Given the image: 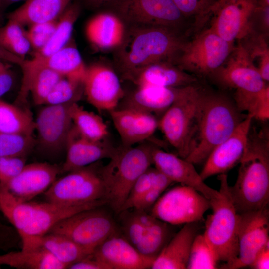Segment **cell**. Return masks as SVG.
I'll list each match as a JSON object with an SVG mask.
<instances>
[{
	"mask_svg": "<svg viewBox=\"0 0 269 269\" xmlns=\"http://www.w3.org/2000/svg\"><path fill=\"white\" fill-rule=\"evenodd\" d=\"M104 11L118 16L126 26L162 27L183 33L186 18L173 0H118Z\"/></svg>",
	"mask_w": 269,
	"mask_h": 269,
	"instance_id": "9c48e42d",
	"label": "cell"
},
{
	"mask_svg": "<svg viewBox=\"0 0 269 269\" xmlns=\"http://www.w3.org/2000/svg\"><path fill=\"white\" fill-rule=\"evenodd\" d=\"M99 200L92 202L64 205L51 202H21L0 186V211L15 227L23 246L44 235L61 220L76 213L103 206Z\"/></svg>",
	"mask_w": 269,
	"mask_h": 269,
	"instance_id": "3957f363",
	"label": "cell"
},
{
	"mask_svg": "<svg viewBox=\"0 0 269 269\" xmlns=\"http://www.w3.org/2000/svg\"><path fill=\"white\" fill-rule=\"evenodd\" d=\"M269 231L268 207L239 214L237 256L221 268L237 269L250 266L258 252L269 242Z\"/></svg>",
	"mask_w": 269,
	"mask_h": 269,
	"instance_id": "5bb4252c",
	"label": "cell"
},
{
	"mask_svg": "<svg viewBox=\"0 0 269 269\" xmlns=\"http://www.w3.org/2000/svg\"><path fill=\"white\" fill-rule=\"evenodd\" d=\"M70 269H110L109 267L96 258L93 253L83 259L70 265Z\"/></svg>",
	"mask_w": 269,
	"mask_h": 269,
	"instance_id": "c3c4849f",
	"label": "cell"
},
{
	"mask_svg": "<svg viewBox=\"0 0 269 269\" xmlns=\"http://www.w3.org/2000/svg\"><path fill=\"white\" fill-rule=\"evenodd\" d=\"M152 160L155 167L173 182L192 187L209 200L218 195V191L206 185L194 164L186 159L155 146Z\"/></svg>",
	"mask_w": 269,
	"mask_h": 269,
	"instance_id": "44dd1931",
	"label": "cell"
},
{
	"mask_svg": "<svg viewBox=\"0 0 269 269\" xmlns=\"http://www.w3.org/2000/svg\"><path fill=\"white\" fill-rule=\"evenodd\" d=\"M242 120L234 102L227 96L203 90L193 149L185 159L193 164L205 161Z\"/></svg>",
	"mask_w": 269,
	"mask_h": 269,
	"instance_id": "277c9868",
	"label": "cell"
},
{
	"mask_svg": "<svg viewBox=\"0 0 269 269\" xmlns=\"http://www.w3.org/2000/svg\"><path fill=\"white\" fill-rule=\"evenodd\" d=\"M35 244L45 248L58 260L64 264L67 269L70 265L92 253L67 237L52 233H47L22 247Z\"/></svg>",
	"mask_w": 269,
	"mask_h": 269,
	"instance_id": "4dcf8cb0",
	"label": "cell"
},
{
	"mask_svg": "<svg viewBox=\"0 0 269 269\" xmlns=\"http://www.w3.org/2000/svg\"><path fill=\"white\" fill-rule=\"evenodd\" d=\"M155 145L142 142L136 146L121 145L105 166L100 168L104 199L116 212H120L137 178L153 164Z\"/></svg>",
	"mask_w": 269,
	"mask_h": 269,
	"instance_id": "5b68a950",
	"label": "cell"
},
{
	"mask_svg": "<svg viewBox=\"0 0 269 269\" xmlns=\"http://www.w3.org/2000/svg\"><path fill=\"white\" fill-rule=\"evenodd\" d=\"M26 0H0V17L3 12L11 4L20 1Z\"/></svg>",
	"mask_w": 269,
	"mask_h": 269,
	"instance_id": "db71d44e",
	"label": "cell"
},
{
	"mask_svg": "<svg viewBox=\"0 0 269 269\" xmlns=\"http://www.w3.org/2000/svg\"><path fill=\"white\" fill-rule=\"evenodd\" d=\"M40 66L50 68L63 76L83 82L87 67L77 48L66 45L53 54L32 59Z\"/></svg>",
	"mask_w": 269,
	"mask_h": 269,
	"instance_id": "f1b7e54d",
	"label": "cell"
},
{
	"mask_svg": "<svg viewBox=\"0 0 269 269\" xmlns=\"http://www.w3.org/2000/svg\"><path fill=\"white\" fill-rule=\"evenodd\" d=\"M116 148L104 139L92 141L82 136L73 124L70 131L66 144V157L61 167V172H69L110 159Z\"/></svg>",
	"mask_w": 269,
	"mask_h": 269,
	"instance_id": "603a6c76",
	"label": "cell"
},
{
	"mask_svg": "<svg viewBox=\"0 0 269 269\" xmlns=\"http://www.w3.org/2000/svg\"><path fill=\"white\" fill-rule=\"evenodd\" d=\"M211 207L210 200L192 187L182 185L161 196L151 214L170 225L198 222Z\"/></svg>",
	"mask_w": 269,
	"mask_h": 269,
	"instance_id": "7c38bea8",
	"label": "cell"
},
{
	"mask_svg": "<svg viewBox=\"0 0 269 269\" xmlns=\"http://www.w3.org/2000/svg\"><path fill=\"white\" fill-rule=\"evenodd\" d=\"M186 19L193 17L198 23H203L211 16L212 7L216 0H173Z\"/></svg>",
	"mask_w": 269,
	"mask_h": 269,
	"instance_id": "7bdbcfd3",
	"label": "cell"
},
{
	"mask_svg": "<svg viewBox=\"0 0 269 269\" xmlns=\"http://www.w3.org/2000/svg\"><path fill=\"white\" fill-rule=\"evenodd\" d=\"M92 165L73 170L56 180L44 193L47 201L77 205L104 200L100 168Z\"/></svg>",
	"mask_w": 269,
	"mask_h": 269,
	"instance_id": "8fae6325",
	"label": "cell"
},
{
	"mask_svg": "<svg viewBox=\"0 0 269 269\" xmlns=\"http://www.w3.org/2000/svg\"><path fill=\"white\" fill-rule=\"evenodd\" d=\"M71 0H26L7 15L8 20L21 25H32L57 20Z\"/></svg>",
	"mask_w": 269,
	"mask_h": 269,
	"instance_id": "83f0119b",
	"label": "cell"
},
{
	"mask_svg": "<svg viewBox=\"0 0 269 269\" xmlns=\"http://www.w3.org/2000/svg\"><path fill=\"white\" fill-rule=\"evenodd\" d=\"M57 22L56 20L31 25L29 30L26 32V35L31 46L37 51L43 47L51 37Z\"/></svg>",
	"mask_w": 269,
	"mask_h": 269,
	"instance_id": "ee69618b",
	"label": "cell"
},
{
	"mask_svg": "<svg viewBox=\"0 0 269 269\" xmlns=\"http://www.w3.org/2000/svg\"><path fill=\"white\" fill-rule=\"evenodd\" d=\"M184 87L136 86L125 92L116 108H131L155 116L163 114L179 97Z\"/></svg>",
	"mask_w": 269,
	"mask_h": 269,
	"instance_id": "d4e9b609",
	"label": "cell"
},
{
	"mask_svg": "<svg viewBox=\"0 0 269 269\" xmlns=\"http://www.w3.org/2000/svg\"><path fill=\"white\" fill-rule=\"evenodd\" d=\"M218 195L210 200L213 213L205 222L203 233L218 261L232 263L238 254L237 231L239 214L229 192L227 176L219 174Z\"/></svg>",
	"mask_w": 269,
	"mask_h": 269,
	"instance_id": "8992f818",
	"label": "cell"
},
{
	"mask_svg": "<svg viewBox=\"0 0 269 269\" xmlns=\"http://www.w3.org/2000/svg\"><path fill=\"white\" fill-rule=\"evenodd\" d=\"M144 228L134 212L131 214L123 222V230L125 238L136 247L140 242Z\"/></svg>",
	"mask_w": 269,
	"mask_h": 269,
	"instance_id": "7dc6e473",
	"label": "cell"
},
{
	"mask_svg": "<svg viewBox=\"0 0 269 269\" xmlns=\"http://www.w3.org/2000/svg\"><path fill=\"white\" fill-rule=\"evenodd\" d=\"M13 83V77L9 70L0 75V98L10 90Z\"/></svg>",
	"mask_w": 269,
	"mask_h": 269,
	"instance_id": "816d5d0a",
	"label": "cell"
},
{
	"mask_svg": "<svg viewBox=\"0 0 269 269\" xmlns=\"http://www.w3.org/2000/svg\"><path fill=\"white\" fill-rule=\"evenodd\" d=\"M79 2L69 4L57 20L55 29L47 42L34 57H46L57 52L65 46L71 38L74 25L80 14Z\"/></svg>",
	"mask_w": 269,
	"mask_h": 269,
	"instance_id": "1f68e13d",
	"label": "cell"
},
{
	"mask_svg": "<svg viewBox=\"0 0 269 269\" xmlns=\"http://www.w3.org/2000/svg\"><path fill=\"white\" fill-rule=\"evenodd\" d=\"M234 103L238 110L246 112L253 119L264 121L269 119V86L258 91L236 90Z\"/></svg>",
	"mask_w": 269,
	"mask_h": 269,
	"instance_id": "d590c367",
	"label": "cell"
},
{
	"mask_svg": "<svg viewBox=\"0 0 269 269\" xmlns=\"http://www.w3.org/2000/svg\"><path fill=\"white\" fill-rule=\"evenodd\" d=\"M251 36L252 43L242 44L247 50L250 58L265 82L269 81V50L265 36L256 33Z\"/></svg>",
	"mask_w": 269,
	"mask_h": 269,
	"instance_id": "60d3db41",
	"label": "cell"
},
{
	"mask_svg": "<svg viewBox=\"0 0 269 269\" xmlns=\"http://www.w3.org/2000/svg\"><path fill=\"white\" fill-rule=\"evenodd\" d=\"M87 8L93 10H105L118 0H81Z\"/></svg>",
	"mask_w": 269,
	"mask_h": 269,
	"instance_id": "f907efd6",
	"label": "cell"
},
{
	"mask_svg": "<svg viewBox=\"0 0 269 269\" xmlns=\"http://www.w3.org/2000/svg\"><path fill=\"white\" fill-rule=\"evenodd\" d=\"M210 76L223 86L236 90L258 91L266 85L241 43L233 48L224 63Z\"/></svg>",
	"mask_w": 269,
	"mask_h": 269,
	"instance_id": "e0dca14e",
	"label": "cell"
},
{
	"mask_svg": "<svg viewBox=\"0 0 269 269\" xmlns=\"http://www.w3.org/2000/svg\"><path fill=\"white\" fill-rule=\"evenodd\" d=\"M7 265L17 269H63L66 266L43 246L35 244L7 253Z\"/></svg>",
	"mask_w": 269,
	"mask_h": 269,
	"instance_id": "f546056e",
	"label": "cell"
},
{
	"mask_svg": "<svg viewBox=\"0 0 269 269\" xmlns=\"http://www.w3.org/2000/svg\"><path fill=\"white\" fill-rule=\"evenodd\" d=\"M35 123L27 110L0 99V133L32 135Z\"/></svg>",
	"mask_w": 269,
	"mask_h": 269,
	"instance_id": "d6a6232c",
	"label": "cell"
},
{
	"mask_svg": "<svg viewBox=\"0 0 269 269\" xmlns=\"http://www.w3.org/2000/svg\"><path fill=\"white\" fill-rule=\"evenodd\" d=\"M126 26L116 14L102 11L90 19L86 35L95 47L101 50L116 49L121 43Z\"/></svg>",
	"mask_w": 269,
	"mask_h": 269,
	"instance_id": "4316f807",
	"label": "cell"
},
{
	"mask_svg": "<svg viewBox=\"0 0 269 269\" xmlns=\"http://www.w3.org/2000/svg\"><path fill=\"white\" fill-rule=\"evenodd\" d=\"M203 91L194 85L184 87L158 119V128L165 138L184 159L193 149Z\"/></svg>",
	"mask_w": 269,
	"mask_h": 269,
	"instance_id": "52a82bcc",
	"label": "cell"
},
{
	"mask_svg": "<svg viewBox=\"0 0 269 269\" xmlns=\"http://www.w3.org/2000/svg\"><path fill=\"white\" fill-rule=\"evenodd\" d=\"M252 120L247 115L231 134L212 150L199 173L203 180L225 173L239 163L247 146Z\"/></svg>",
	"mask_w": 269,
	"mask_h": 269,
	"instance_id": "ac0fdd59",
	"label": "cell"
},
{
	"mask_svg": "<svg viewBox=\"0 0 269 269\" xmlns=\"http://www.w3.org/2000/svg\"><path fill=\"white\" fill-rule=\"evenodd\" d=\"M74 102L47 105L38 112L35 129L39 148L48 155H57L66 150L68 136L73 123L70 114Z\"/></svg>",
	"mask_w": 269,
	"mask_h": 269,
	"instance_id": "9a60e30c",
	"label": "cell"
},
{
	"mask_svg": "<svg viewBox=\"0 0 269 269\" xmlns=\"http://www.w3.org/2000/svg\"><path fill=\"white\" fill-rule=\"evenodd\" d=\"M234 46L210 28L186 41L173 60L183 70L200 76L211 75L226 61Z\"/></svg>",
	"mask_w": 269,
	"mask_h": 269,
	"instance_id": "ba28073f",
	"label": "cell"
},
{
	"mask_svg": "<svg viewBox=\"0 0 269 269\" xmlns=\"http://www.w3.org/2000/svg\"><path fill=\"white\" fill-rule=\"evenodd\" d=\"M6 264V254L0 255V265Z\"/></svg>",
	"mask_w": 269,
	"mask_h": 269,
	"instance_id": "6f0895ef",
	"label": "cell"
},
{
	"mask_svg": "<svg viewBox=\"0 0 269 269\" xmlns=\"http://www.w3.org/2000/svg\"><path fill=\"white\" fill-rule=\"evenodd\" d=\"M216 1H218V0H216Z\"/></svg>",
	"mask_w": 269,
	"mask_h": 269,
	"instance_id": "680465c9",
	"label": "cell"
},
{
	"mask_svg": "<svg viewBox=\"0 0 269 269\" xmlns=\"http://www.w3.org/2000/svg\"><path fill=\"white\" fill-rule=\"evenodd\" d=\"M126 26L124 38L114 50L115 65L122 77L156 62H173L186 41L182 32L168 28Z\"/></svg>",
	"mask_w": 269,
	"mask_h": 269,
	"instance_id": "6da1fadb",
	"label": "cell"
},
{
	"mask_svg": "<svg viewBox=\"0 0 269 269\" xmlns=\"http://www.w3.org/2000/svg\"><path fill=\"white\" fill-rule=\"evenodd\" d=\"M169 225L154 216L143 226L144 233L136 249L143 255L155 259L169 241Z\"/></svg>",
	"mask_w": 269,
	"mask_h": 269,
	"instance_id": "e575fe53",
	"label": "cell"
},
{
	"mask_svg": "<svg viewBox=\"0 0 269 269\" xmlns=\"http://www.w3.org/2000/svg\"><path fill=\"white\" fill-rule=\"evenodd\" d=\"M250 267L254 269H269V242L258 252Z\"/></svg>",
	"mask_w": 269,
	"mask_h": 269,
	"instance_id": "681fc988",
	"label": "cell"
},
{
	"mask_svg": "<svg viewBox=\"0 0 269 269\" xmlns=\"http://www.w3.org/2000/svg\"><path fill=\"white\" fill-rule=\"evenodd\" d=\"M101 207L87 209L69 216L56 223L48 233L67 237L93 253L116 231L114 220Z\"/></svg>",
	"mask_w": 269,
	"mask_h": 269,
	"instance_id": "30bf717a",
	"label": "cell"
},
{
	"mask_svg": "<svg viewBox=\"0 0 269 269\" xmlns=\"http://www.w3.org/2000/svg\"><path fill=\"white\" fill-rule=\"evenodd\" d=\"M61 172V167L46 162L25 164L15 177L6 184L0 185L18 201L29 202L44 193Z\"/></svg>",
	"mask_w": 269,
	"mask_h": 269,
	"instance_id": "d6986e66",
	"label": "cell"
},
{
	"mask_svg": "<svg viewBox=\"0 0 269 269\" xmlns=\"http://www.w3.org/2000/svg\"><path fill=\"white\" fill-rule=\"evenodd\" d=\"M83 92L94 107L99 111L108 112L118 107L125 93L117 74L103 64L87 67Z\"/></svg>",
	"mask_w": 269,
	"mask_h": 269,
	"instance_id": "2e32d148",
	"label": "cell"
},
{
	"mask_svg": "<svg viewBox=\"0 0 269 269\" xmlns=\"http://www.w3.org/2000/svg\"><path fill=\"white\" fill-rule=\"evenodd\" d=\"M172 183L169 178L159 170L153 184L134 209L146 211L151 208L164 190Z\"/></svg>",
	"mask_w": 269,
	"mask_h": 269,
	"instance_id": "f6af8a7d",
	"label": "cell"
},
{
	"mask_svg": "<svg viewBox=\"0 0 269 269\" xmlns=\"http://www.w3.org/2000/svg\"><path fill=\"white\" fill-rule=\"evenodd\" d=\"M235 184L229 187L238 214L268 207L269 141L267 130L249 133Z\"/></svg>",
	"mask_w": 269,
	"mask_h": 269,
	"instance_id": "7a4b0ae2",
	"label": "cell"
},
{
	"mask_svg": "<svg viewBox=\"0 0 269 269\" xmlns=\"http://www.w3.org/2000/svg\"><path fill=\"white\" fill-rule=\"evenodd\" d=\"M0 60L6 61L20 66L24 59L9 52L0 45Z\"/></svg>",
	"mask_w": 269,
	"mask_h": 269,
	"instance_id": "f5cc1de1",
	"label": "cell"
},
{
	"mask_svg": "<svg viewBox=\"0 0 269 269\" xmlns=\"http://www.w3.org/2000/svg\"><path fill=\"white\" fill-rule=\"evenodd\" d=\"M82 91L83 82L63 77L48 94L43 105H59L77 102L80 98Z\"/></svg>",
	"mask_w": 269,
	"mask_h": 269,
	"instance_id": "f35d334b",
	"label": "cell"
},
{
	"mask_svg": "<svg viewBox=\"0 0 269 269\" xmlns=\"http://www.w3.org/2000/svg\"><path fill=\"white\" fill-rule=\"evenodd\" d=\"M218 261L204 234H197L191 246L186 269H217Z\"/></svg>",
	"mask_w": 269,
	"mask_h": 269,
	"instance_id": "74e56055",
	"label": "cell"
},
{
	"mask_svg": "<svg viewBox=\"0 0 269 269\" xmlns=\"http://www.w3.org/2000/svg\"><path fill=\"white\" fill-rule=\"evenodd\" d=\"M70 114L74 126L82 136L95 141L106 138L108 127L99 115L85 110L77 102L71 104Z\"/></svg>",
	"mask_w": 269,
	"mask_h": 269,
	"instance_id": "836d02e7",
	"label": "cell"
},
{
	"mask_svg": "<svg viewBox=\"0 0 269 269\" xmlns=\"http://www.w3.org/2000/svg\"><path fill=\"white\" fill-rule=\"evenodd\" d=\"M8 67L0 60V75L8 71Z\"/></svg>",
	"mask_w": 269,
	"mask_h": 269,
	"instance_id": "9f6ffc18",
	"label": "cell"
},
{
	"mask_svg": "<svg viewBox=\"0 0 269 269\" xmlns=\"http://www.w3.org/2000/svg\"><path fill=\"white\" fill-rule=\"evenodd\" d=\"M93 254L110 269H151L155 260L142 254L125 237L115 233L101 243Z\"/></svg>",
	"mask_w": 269,
	"mask_h": 269,
	"instance_id": "7402d4cb",
	"label": "cell"
},
{
	"mask_svg": "<svg viewBox=\"0 0 269 269\" xmlns=\"http://www.w3.org/2000/svg\"><path fill=\"white\" fill-rule=\"evenodd\" d=\"M158 173L159 170L157 168L150 166L137 178L132 186L120 212L135 208L153 184Z\"/></svg>",
	"mask_w": 269,
	"mask_h": 269,
	"instance_id": "b9f144b4",
	"label": "cell"
},
{
	"mask_svg": "<svg viewBox=\"0 0 269 269\" xmlns=\"http://www.w3.org/2000/svg\"><path fill=\"white\" fill-rule=\"evenodd\" d=\"M25 165V157L0 156V185L15 177Z\"/></svg>",
	"mask_w": 269,
	"mask_h": 269,
	"instance_id": "bcb514c9",
	"label": "cell"
},
{
	"mask_svg": "<svg viewBox=\"0 0 269 269\" xmlns=\"http://www.w3.org/2000/svg\"><path fill=\"white\" fill-rule=\"evenodd\" d=\"M35 143L32 135L0 133V156L25 157Z\"/></svg>",
	"mask_w": 269,
	"mask_h": 269,
	"instance_id": "ab89813d",
	"label": "cell"
},
{
	"mask_svg": "<svg viewBox=\"0 0 269 269\" xmlns=\"http://www.w3.org/2000/svg\"><path fill=\"white\" fill-rule=\"evenodd\" d=\"M0 45L23 59L31 47L22 25L11 20L0 28Z\"/></svg>",
	"mask_w": 269,
	"mask_h": 269,
	"instance_id": "8d00e7d4",
	"label": "cell"
},
{
	"mask_svg": "<svg viewBox=\"0 0 269 269\" xmlns=\"http://www.w3.org/2000/svg\"><path fill=\"white\" fill-rule=\"evenodd\" d=\"M109 113L123 146L145 142L158 128V119L152 114L131 108H116Z\"/></svg>",
	"mask_w": 269,
	"mask_h": 269,
	"instance_id": "ffe728a7",
	"label": "cell"
},
{
	"mask_svg": "<svg viewBox=\"0 0 269 269\" xmlns=\"http://www.w3.org/2000/svg\"><path fill=\"white\" fill-rule=\"evenodd\" d=\"M258 6H269V0H256Z\"/></svg>",
	"mask_w": 269,
	"mask_h": 269,
	"instance_id": "11a10c76",
	"label": "cell"
},
{
	"mask_svg": "<svg viewBox=\"0 0 269 269\" xmlns=\"http://www.w3.org/2000/svg\"><path fill=\"white\" fill-rule=\"evenodd\" d=\"M256 0H218L211 10L209 27L225 41L234 43L254 32L253 17Z\"/></svg>",
	"mask_w": 269,
	"mask_h": 269,
	"instance_id": "4fadbf2b",
	"label": "cell"
},
{
	"mask_svg": "<svg viewBox=\"0 0 269 269\" xmlns=\"http://www.w3.org/2000/svg\"><path fill=\"white\" fill-rule=\"evenodd\" d=\"M197 222L185 224L165 245L151 269H186L191 246L199 229Z\"/></svg>",
	"mask_w": 269,
	"mask_h": 269,
	"instance_id": "484cf974",
	"label": "cell"
},
{
	"mask_svg": "<svg viewBox=\"0 0 269 269\" xmlns=\"http://www.w3.org/2000/svg\"><path fill=\"white\" fill-rule=\"evenodd\" d=\"M136 86L180 88L194 85L195 75L187 72L172 62H156L122 77Z\"/></svg>",
	"mask_w": 269,
	"mask_h": 269,
	"instance_id": "cb8c5ba5",
	"label": "cell"
}]
</instances>
